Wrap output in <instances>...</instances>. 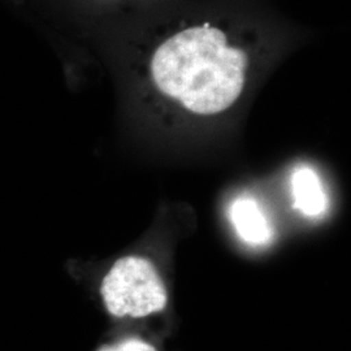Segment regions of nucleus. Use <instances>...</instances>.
Segmentation results:
<instances>
[{
  "mask_svg": "<svg viewBox=\"0 0 351 351\" xmlns=\"http://www.w3.org/2000/svg\"><path fill=\"white\" fill-rule=\"evenodd\" d=\"M249 58L229 42L226 33L204 24L167 38L150 60L154 85L189 112L210 116L239 101Z\"/></svg>",
  "mask_w": 351,
  "mask_h": 351,
  "instance_id": "1",
  "label": "nucleus"
},
{
  "mask_svg": "<svg viewBox=\"0 0 351 351\" xmlns=\"http://www.w3.org/2000/svg\"><path fill=\"white\" fill-rule=\"evenodd\" d=\"M101 294L106 308L116 317H145L163 311L167 290L150 261L125 256L103 278Z\"/></svg>",
  "mask_w": 351,
  "mask_h": 351,
  "instance_id": "2",
  "label": "nucleus"
},
{
  "mask_svg": "<svg viewBox=\"0 0 351 351\" xmlns=\"http://www.w3.org/2000/svg\"><path fill=\"white\" fill-rule=\"evenodd\" d=\"M230 220L239 237L249 245L262 246L272 239V228L252 198H239L233 202Z\"/></svg>",
  "mask_w": 351,
  "mask_h": 351,
  "instance_id": "3",
  "label": "nucleus"
},
{
  "mask_svg": "<svg viewBox=\"0 0 351 351\" xmlns=\"http://www.w3.org/2000/svg\"><path fill=\"white\" fill-rule=\"evenodd\" d=\"M294 207L303 215L316 217L326 211V195L320 178L308 167L298 168L291 177Z\"/></svg>",
  "mask_w": 351,
  "mask_h": 351,
  "instance_id": "4",
  "label": "nucleus"
},
{
  "mask_svg": "<svg viewBox=\"0 0 351 351\" xmlns=\"http://www.w3.org/2000/svg\"><path fill=\"white\" fill-rule=\"evenodd\" d=\"M99 351H156L150 343L138 339H128L114 345L103 346Z\"/></svg>",
  "mask_w": 351,
  "mask_h": 351,
  "instance_id": "5",
  "label": "nucleus"
}]
</instances>
